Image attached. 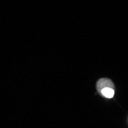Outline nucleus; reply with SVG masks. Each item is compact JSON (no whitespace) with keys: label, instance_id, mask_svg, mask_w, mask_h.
I'll return each mask as SVG.
<instances>
[{"label":"nucleus","instance_id":"2","mask_svg":"<svg viewBox=\"0 0 128 128\" xmlns=\"http://www.w3.org/2000/svg\"><path fill=\"white\" fill-rule=\"evenodd\" d=\"M100 94L107 98H112L114 95V89L111 88H104L100 92Z\"/></svg>","mask_w":128,"mask_h":128},{"label":"nucleus","instance_id":"1","mask_svg":"<svg viewBox=\"0 0 128 128\" xmlns=\"http://www.w3.org/2000/svg\"><path fill=\"white\" fill-rule=\"evenodd\" d=\"M111 88L115 89V86L113 83V81L109 79V78H100L97 81V84H96V88L98 92H100L104 88Z\"/></svg>","mask_w":128,"mask_h":128}]
</instances>
